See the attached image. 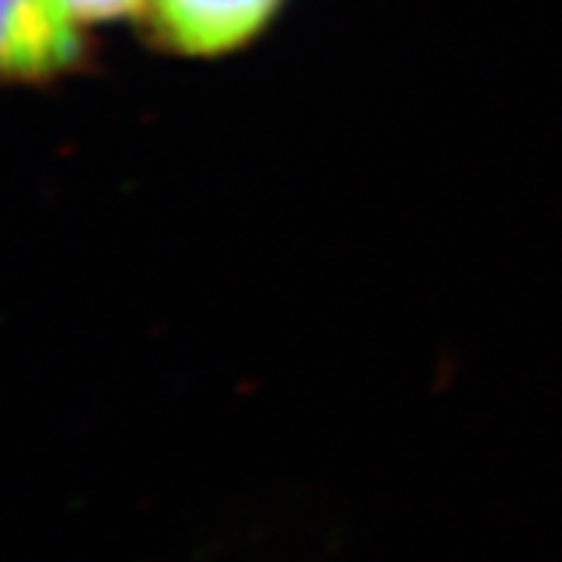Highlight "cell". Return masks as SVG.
<instances>
[{"mask_svg": "<svg viewBox=\"0 0 562 562\" xmlns=\"http://www.w3.org/2000/svg\"><path fill=\"white\" fill-rule=\"evenodd\" d=\"M280 0H151L157 26L175 49L217 55L249 41Z\"/></svg>", "mask_w": 562, "mask_h": 562, "instance_id": "obj_2", "label": "cell"}, {"mask_svg": "<svg viewBox=\"0 0 562 562\" xmlns=\"http://www.w3.org/2000/svg\"><path fill=\"white\" fill-rule=\"evenodd\" d=\"M78 49L75 18L57 0H0V78H46Z\"/></svg>", "mask_w": 562, "mask_h": 562, "instance_id": "obj_1", "label": "cell"}, {"mask_svg": "<svg viewBox=\"0 0 562 562\" xmlns=\"http://www.w3.org/2000/svg\"><path fill=\"white\" fill-rule=\"evenodd\" d=\"M75 21H114L143 7V0H57Z\"/></svg>", "mask_w": 562, "mask_h": 562, "instance_id": "obj_3", "label": "cell"}]
</instances>
